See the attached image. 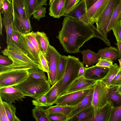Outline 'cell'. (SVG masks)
<instances>
[{"instance_id":"680465c9","label":"cell","mask_w":121,"mask_h":121,"mask_svg":"<svg viewBox=\"0 0 121 121\" xmlns=\"http://www.w3.org/2000/svg\"><path fill=\"white\" fill-rule=\"evenodd\" d=\"M120 22V23L121 24V21Z\"/></svg>"},{"instance_id":"d6a6232c","label":"cell","mask_w":121,"mask_h":121,"mask_svg":"<svg viewBox=\"0 0 121 121\" xmlns=\"http://www.w3.org/2000/svg\"><path fill=\"white\" fill-rule=\"evenodd\" d=\"M7 116L10 121H20L21 120L16 114V108L12 104L3 101Z\"/></svg>"},{"instance_id":"e575fe53","label":"cell","mask_w":121,"mask_h":121,"mask_svg":"<svg viewBox=\"0 0 121 121\" xmlns=\"http://www.w3.org/2000/svg\"><path fill=\"white\" fill-rule=\"evenodd\" d=\"M29 76L33 78L48 80L45 72L39 69H32L28 70Z\"/></svg>"},{"instance_id":"277c9868","label":"cell","mask_w":121,"mask_h":121,"mask_svg":"<svg viewBox=\"0 0 121 121\" xmlns=\"http://www.w3.org/2000/svg\"><path fill=\"white\" fill-rule=\"evenodd\" d=\"M13 25L14 30L25 35L32 30L30 21L26 12L23 0H12Z\"/></svg>"},{"instance_id":"f5cc1de1","label":"cell","mask_w":121,"mask_h":121,"mask_svg":"<svg viewBox=\"0 0 121 121\" xmlns=\"http://www.w3.org/2000/svg\"><path fill=\"white\" fill-rule=\"evenodd\" d=\"M85 71V67L84 65L82 66L80 68L79 73L78 77L83 76Z\"/></svg>"},{"instance_id":"11a10c76","label":"cell","mask_w":121,"mask_h":121,"mask_svg":"<svg viewBox=\"0 0 121 121\" xmlns=\"http://www.w3.org/2000/svg\"><path fill=\"white\" fill-rule=\"evenodd\" d=\"M117 91L118 93L121 95V85L118 86Z\"/></svg>"},{"instance_id":"4fadbf2b","label":"cell","mask_w":121,"mask_h":121,"mask_svg":"<svg viewBox=\"0 0 121 121\" xmlns=\"http://www.w3.org/2000/svg\"><path fill=\"white\" fill-rule=\"evenodd\" d=\"M109 0H99L86 12V16L92 25L95 23L106 9Z\"/></svg>"},{"instance_id":"cb8c5ba5","label":"cell","mask_w":121,"mask_h":121,"mask_svg":"<svg viewBox=\"0 0 121 121\" xmlns=\"http://www.w3.org/2000/svg\"><path fill=\"white\" fill-rule=\"evenodd\" d=\"M60 80L52 86L45 94L47 99V107L52 106L59 97V91Z\"/></svg>"},{"instance_id":"f1b7e54d","label":"cell","mask_w":121,"mask_h":121,"mask_svg":"<svg viewBox=\"0 0 121 121\" xmlns=\"http://www.w3.org/2000/svg\"><path fill=\"white\" fill-rule=\"evenodd\" d=\"M36 32V38L40 47L41 52L44 54L47 52L50 45L48 37L43 32L37 31Z\"/></svg>"},{"instance_id":"e0dca14e","label":"cell","mask_w":121,"mask_h":121,"mask_svg":"<svg viewBox=\"0 0 121 121\" xmlns=\"http://www.w3.org/2000/svg\"><path fill=\"white\" fill-rule=\"evenodd\" d=\"M94 108V115L89 121H109L113 108L109 102L102 107Z\"/></svg>"},{"instance_id":"9c48e42d","label":"cell","mask_w":121,"mask_h":121,"mask_svg":"<svg viewBox=\"0 0 121 121\" xmlns=\"http://www.w3.org/2000/svg\"><path fill=\"white\" fill-rule=\"evenodd\" d=\"M93 88L92 87L81 91L63 94L58 97L54 104L64 106H75L86 97Z\"/></svg>"},{"instance_id":"6f0895ef","label":"cell","mask_w":121,"mask_h":121,"mask_svg":"<svg viewBox=\"0 0 121 121\" xmlns=\"http://www.w3.org/2000/svg\"><path fill=\"white\" fill-rule=\"evenodd\" d=\"M54 0H49V5L52 3Z\"/></svg>"},{"instance_id":"4dcf8cb0","label":"cell","mask_w":121,"mask_h":121,"mask_svg":"<svg viewBox=\"0 0 121 121\" xmlns=\"http://www.w3.org/2000/svg\"><path fill=\"white\" fill-rule=\"evenodd\" d=\"M68 58V56L60 55L58 67L56 82L60 80L65 72Z\"/></svg>"},{"instance_id":"836d02e7","label":"cell","mask_w":121,"mask_h":121,"mask_svg":"<svg viewBox=\"0 0 121 121\" xmlns=\"http://www.w3.org/2000/svg\"><path fill=\"white\" fill-rule=\"evenodd\" d=\"M27 16L30 19L36 9L37 0H23Z\"/></svg>"},{"instance_id":"4316f807","label":"cell","mask_w":121,"mask_h":121,"mask_svg":"<svg viewBox=\"0 0 121 121\" xmlns=\"http://www.w3.org/2000/svg\"><path fill=\"white\" fill-rule=\"evenodd\" d=\"M100 56L110 58L113 62L115 61L119 56L117 49L114 47L110 46L99 49L97 53Z\"/></svg>"},{"instance_id":"44dd1931","label":"cell","mask_w":121,"mask_h":121,"mask_svg":"<svg viewBox=\"0 0 121 121\" xmlns=\"http://www.w3.org/2000/svg\"><path fill=\"white\" fill-rule=\"evenodd\" d=\"M82 62L86 65V67L96 64L100 57L97 53L89 49L82 50Z\"/></svg>"},{"instance_id":"d590c367","label":"cell","mask_w":121,"mask_h":121,"mask_svg":"<svg viewBox=\"0 0 121 121\" xmlns=\"http://www.w3.org/2000/svg\"><path fill=\"white\" fill-rule=\"evenodd\" d=\"M24 35L29 40L39 54L41 51L39 43L36 36L35 32L33 31Z\"/></svg>"},{"instance_id":"d4e9b609","label":"cell","mask_w":121,"mask_h":121,"mask_svg":"<svg viewBox=\"0 0 121 121\" xmlns=\"http://www.w3.org/2000/svg\"><path fill=\"white\" fill-rule=\"evenodd\" d=\"M121 21V0H120L113 9L108 27V32L111 31L114 26Z\"/></svg>"},{"instance_id":"ffe728a7","label":"cell","mask_w":121,"mask_h":121,"mask_svg":"<svg viewBox=\"0 0 121 121\" xmlns=\"http://www.w3.org/2000/svg\"><path fill=\"white\" fill-rule=\"evenodd\" d=\"M93 91V88L86 96L79 103L74 106V109L67 117V121L80 111L91 105Z\"/></svg>"},{"instance_id":"9a60e30c","label":"cell","mask_w":121,"mask_h":121,"mask_svg":"<svg viewBox=\"0 0 121 121\" xmlns=\"http://www.w3.org/2000/svg\"><path fill=\"white\" fill-rule=\"evenodd\" d=\"M96 81L86 78L83 76L78 77L71 84L63 94L92 88Z\"/></svg>"},{"instance_id":"681fc988","label":"cell","mask_w":121,"mask_h":121,"mask_svg":"<svg viewBox=\"0 0 121 121\" xmlns=\"http://www.w3.org/2000/svg\"><path fill=\"white\" fill-rule=\"evenodd\" d=\"M87 11L99 0H84Z\"/></svg>"},{"instance_id":"bcb514c9","label":"cell","mask_w":121,"mask_h":121,"mask_svg":"<svg viewBox=\"0 0 121 121\" xmlns=\"http://www.w3.org/2000/svg\"><path fill=\"white\" fill-rule=\"evenodd\" d=\"M48 118L51 121H67V117L54 114H48Z\"/></svg>"},{"instance_id":"5b68a950","label":"cell","mask_w":121,"mask_h":121,"mask_svg":"<svg viewBox=\"0 0 121 121\" xmlns=\"http://www.w3.org/2000/svg\"><path fill=\"white\" fill-rule=\"evenodd\" d=\"M68 58L65 72L60 80L59 96L62 95L71 84L78 77L79 70L84 64L75 56H68Z\"/></svg>"},{"instance_id":"484cf974","label":"cell","mask_w":121,"mask_h":121,"mask_svg":"<svg viewBox=\"0 0 121 121\" xmlns=\"http://www.w3.org/2000/svg\"><path fill=\"white\" fill-rule=\"evenodd\" d=\"M2 24L5 29L6 34V42L8 45L12 40V36L14 31L13 25V17L12 14L8 17L2 18Z\"/></svg>"},{"instance_id":"ac0fdd59","label":"cell","mask_w":121,"mask_h":121,"mask_svg":"<svg viewBox=\"0 0 121 121\" xmlns=\"http://www.w3.org/2000/svg\"><path fill=\"white\" fill-rule=\"evenodd\" d=\"M65 0H54L50 5L49 14L55 18H59L65 13Z\"/></svg>"},{"instance_id":"d6986e66","label":"cell","mask_w":121,"mask_h":121,"mask_svg":"<svg viewBox=\"0 0 121 121\" xmlns=\"http://www.w3.org/2000/svg\"><path fill=\"white\" fill-rule=\"evenodd\" d=\"M94 108L91 105L69 119L67 121H89L93 116Z\"/></svg>"},{"instance_id":"7a4b0ae2","label":"cell","mask_w":121,"mask_h":121,"mask_svg":"<svg viewBox=\"0 0 121 121\" xmlns=\"http://www.w3.org/2000/svg\"><path fill=\"white\" fill-rule=\"evenodd\" d=\"M1 52L4 55L8 56L12 61L13 63L6 65L0 64V72L32 69L42 70V67L31 59L12 39L7 45V47L1 51Z\"/></svg>"},{"instance_id":"7bdbcfd3","label":"cell","mask_w":121,"mask_h":121,"mask_svg":"<svg viewBox=\"0 0 121 121\" xmlns=\"http://www.w3.org/2000/svg\"><path fill=\"white\" fill-rule=\"evenodd\" d=\"M80 1L81 0H65V13L68 12Z\"/></svg>"},{"instance_id":"f6af8a7d","label":"cell","mask_w":121,"mask_h":121,"mask_svg":"<svg viewBox=\"0 0 121 121\" xmlns=\"http://www.w3.org/2000/svg\"><path fill=\"white\" fill-rule=\"evenodd\" d=\"M121 85V69L119 70L117 75L114 77L110 86H119Z\"/></svg>"},{"instance_id":"f907efd6","label":"cell","mask_w":121,"mask_h":121,"mask_svg":"<svg viewBox=\"0 0 121 121\" xmlns=\"http://www.w3.org/2000/svg\"><path fill=\"white\" fill-rule=\"evenodd\" d=\"M48 0H37L36 9L39 7L47 4V1Z\"/></svg>"},{"instance_id":"f35d334b","label":"cell","mask_w":121,"mask_h":121,"mask_svg":"<svg viewBox=\"0 0 121 121\" xmlns=\"http://www.w3.org/2000/svg\"><path fill=\"white\" fill-rule=\"evenodd\" d=\"M113 62L109 58L100 56L98 62L95 65L98 66L106 67L109 68L113 64Z\"/></svg>"},{"instance_id":"ba28073f","label":"cell","mask_w":121,"mask_h":121,"mask_svg":"<svg viewBox=\"0 0 121 121\" xmlns=\"http://www.w3.org/2000/svg\"><path fill=\"white\" fill-rule=\"evenodd\" d=\"M44 55L49 68L48 80L52 86L56 82L58 67L61 55L54 47L50 44Z\"/></svg>"},{"instance_id":"f546056e","label":"cell","mask_w":121,"mask_h":121,"mask_svg":"<svg viewBox=\"0 0 121 121\" xmlns=\"http://www.w3.org/2000/svg\"><path fill=\"white\" fill-rule=\"evenodd\" d=\"M119 67L116 63L113 64L109 68L108 71L105 77L101 80L108 87L114 77L118 72Z\"/></svg>"},{"instance_id":"8d00e7d4","label":"cell","mask_w":121,"mask_h":121,"mask_svg":"<svg viewBox=\"0 0 121 121\" xmlns=\"http://www.w3.org/2000/svg\"><path fill=\"white\" fill-rule=\"evenodd\" d=\"M32 104L35 106L47 107V101L45 94L41 95L32 101Z\"/></svg>"},{"instance_id":"9f6ffc18","label":"cell","mask_w":121,"mask_h":121,"mask_svg":"<svg viewBox=\"0 0 121 121\" xmlns=\"http://www.w3.org/2000/svg\"><path fill=\"white\" fill-rule=\"evenodd\" d=\"M118 60L119 63V70L121 69V59H118Z\"/></svg>"},{"instance_id":"52a82bcc","label":"cell","mask_w":121,"mask_h":121,"mask_svg":"<svg viewBox=\"0 0 121 121\" xmlns=\"http://www.w3.org/2000/svg\"><path fill=\"white\" fill-rule=\"evenodd\" d=\"M120 0H109L106 9L95 23L97 30L103 38L104 43L109 46L111 43L108 38V27L114 7Z\"/></svg>"},{"instance_id":"7c38bea8","label":"cell","mask_w":121,"mask_h":121,"mask_svg":"<svg viewBox=\"0 0 121 121\" xmlns=\"http://www.w3.org/2000/svg\"><path fill=\"white\" fill-rule=\"evenodd\" d=\"M86 12L85 2L82 0L68 12L65 13L64 16L78 20L87 25L92 26L93 25L91 23L86 16Z\"/></svg>"},{"instance_id":"b9f144b4","label":"cell","mask_w":121,"mask_h":121,"mask_svg":"<svg viewBox=\"0 0 121 121\" xmlns=\"http://www.w3.org/2000/svg\"><path fill=\"white\" fill-rule=\"evenodd\" d=\"M112 30L116 41H121V25L120 22H118L114 26Z\"/></svg>"},{"instance_id":"3957f363","label":"cell","mask_w":121,"mask_h":121,"mask_svg":"<svg viewBox=\"0 0 121 121\" xmlns=\"http://www.w3.org/2000/svg\"><path fill=\"white\" fill-rule=\"evenodd\" d=\"M14 86L20 90L25 96L34 99L46 94L51 87L48 80L35 79L29 76L23 82Z\"/></svg>"},{"instance_id":"7dc6e473","label":"cell","mask_w":121,"mask_h":121,"mask_svg":"<svg viewBox=\"0 0 121 121\" xmlns=\"http://www.w3.org/2000/svg\"><path fill=\"white\" fill-rule=\"evenodd\" d=\"M13 63L12 60L7 56H0V64L6 65H10Z\"/></svg>"},{"instance_id":"ab89813d","label":"cell","mask_w":121,"mask_h":121,"mask_svg":"<svg viewBox=\"0 0 121 121\" xmlns=\"http://www.w3.org/2000/svg\"><path fill=\"white\" fill-rule=\"evenodd\" d=\"M109 121H121V105L113 108Z\"/></svg>"},{"instance_id":"60d3db41","label":"cell","mask_w":121,"mask_h":121,"mask_svg":"<svg viewBox=\"0 0 121 121\" xmlns=\"http://www.w3.org/2000/svg\"><path fill=\"white\" fill-rule=\"evenodd\" d=\"M39 56L42 70L48 74L49 72V68L48 62L45 55L41 52L39 54Z\"/></svg>"},{"instance_id":"db71d44e","label":"cell","mask_w":121,"mask_h":121,"mask_svg":"<svg viewBox=\"0 0 121 121\" xmlns=\"http://www.w3.org/2000/svg\"><path fill=\"white\" fill-rule=\"evenodd\" d=\"M0 34L2 35H3L2 33V17H1V13L0 12Z\"/></svg>"},{"instance_id":"30bf717a","label":"cell","mask_w":121,"mask_h":121,"mask_svg":"<svg viewBox=\"0 0 121 121\" xmlns=\"http://www.w3.org/2000/svg\"><path fill=\"white\" fill-rule=\"evenodd\" d=\"M91 105L94 108L102 107L108 102V87L102 80L96 81L93 87Z\"/></svg>"},{"instance_id":"83f0119b","label":"cell","mask_w":121,"mask_h":121,"mask_svg":"<svg viewBox=\"0 0 121 121\" xmlns=\"http://www.w3.org/2000/svg\"><path fill=\"white\" fill-rule=\"evenodd\" d=\"M32 112L33 116L37 121H50L48 113L43 107L35 106L32 109Z\"/></svg>"},{"instance_id":"91938a15","label":"cell","mask_w":121,"mask_h":121,"mask_svg":"<svg viewBox=\"0 0 121 121\" xmlns=\"http://www.w3.org/2000/svg\"><path fill=\"white\" fill-rule=\"evenodd\" d=\"M11 1H12V0H9Z\"/></svg>"},{"instance_id":"c3c4849f","label":"cell","mask_w":121,"mask_h":121,"mask_svg":"<svg viewBox=\"0 0 121 121\" xmlns=\"http://www.w3.org/2000/svg\"><path fill=\"white\" fill-rule=\"evenodd\" d=\"M20 35V34L18 32L14 30L12 36V39L21 48L19 41V38Z\"/></svg>"},{"instance_id":"74e56055","label":"cell","mask_w":121,"mask_h":121,"mask_svg":"<svg viewBox=\"0 0 121 121\" xmlns=\"http://www.w3.org/2000/svg\"><path fill=\"white\" fill-rule=\"evenodd\" d=\"M46 8L43 6H41L37 8L33 14L34 18L39 21L40 19L46 16Z\"/></svg>"},{"instance_id":"8fae6325","label":"cell","mask_w":121,"mask_h":121,"mask_svg":"<svg viewBox=\"0 0 121 121\" xmlns=\"http://www.w3.org/2000/svg\"><path fill=\"white\" fill-rule=\"evenodd\" d=\"M25 96L19 90L14 86H8L0 88V97L3 101L10 104L16 101H23Z\"/></svg>"},{"instance_id":"8992f818","label":"cell","mask_w":121,"mask_h":121,"mask_svg":"<svg viewBox=\"0 0 121 121\" xmlns=\"http://www.w3.org/2000/svg\"><path fill=\"white\" fill-rule=\"evenodd\" d=\"M29 76L28 70L26 69L12 70L0 73V88L17 85Z\"/></svg>"},{"instance_id":"1f68e13d","label":"cell","mask_w":121,"mask_h":121,"mask_svg":"<svg viewBox=\"0 0 121 121\" xmlns=\"http://www.w3.org/2000/svg\"><path fill=\"white\" fill-rule=\"evenodd\" d=\"M1 13L4 17H8L12 14L13 5L12 1L9 0H0Z\"/></svg>"},{"instance_id":"816d5d0a","label":"cell","mask_w":121,"mask_h":121,"mask_svg":"<svg viewBox=\"0 0 121 121\" xmlns=\"http://www.w3.org/2000/svg\"><path fill=\"white\" fill-rule=\"evenodd\" d=\"M117 46L119 53V58L121 59V41H117V42L115 43Z\"/></svg>"},{"instance_id":"603a6c76","label":"cell","mask_w":121,"mask_h":121,"mask_svg":"<svg viewBox=\"0 0 121 121\" xmlns=\"http://www.w3.org/2000/svg\"><path fill=\"white\" fill-rule=\"evenodd\" d=\"M118 86H110L108 87V102L111 104L113 108L121 105V95L117 91Z\"/></svg>"},{"instance_id":"5bb4252c","label":"cell","mask_w":121,"mask_h":121,"mask_svg":"<svg viewBox=\"0 0 121 121\" xmlns=\"http://www.w3.org/2000/svg\"><path fill=\"white\" fill-rule=\"evenodd\" d=\"M19 41L21 48L23 51L31 59L42 67L38 53L27 37L24 35L20 34Z\"/></svg>"},{"instance_id":"ee69618b","label":"cell","mask_w":121,"mask_h":121,"mask_svg":"<svg viewBox=\"0 0 121 121\" xmlns=\"http://www.w3.org/2000/svg\"><path fill=\"white\" fill-rule=\"evenodd\" d=\"M3 100L0 99V121H10L9 119L5 109L3 102Z\"/></svg>"},{"instance_id":"2e32d148","label":"cell","mask_w":121,"mask_h":121,"mask_svg":"<svg viewBox=\"0 0 121 121\" xmlns=\"http://www.w3.org/2000/svg\"><path fill=\"white\" fill-rule=\"evenodd\" d=\"M109 70L108 68L93 65L85 67L84 77L87 79L96 81L101 80L106 75Z\"/></svg>"},{"instance_id":"6da1fadb","label":"cell","mask_w":121,"mask_h":121,"mask_svg":"<svg viewBox=\"0 0 121 121\" xmlns=\"http://www.w3.org/2000/svg\"><path fill=\"white\" fill-rule=\"evenodd\" d=\"M61 29L56 37L64 51L70 53L79 52L84 44L96 37L104 40L94 26L87 25L78 20L65 17Z\"/></svg>"},{"instance_id":"7402d4cb","label":"cell","mask_w":121,"mask_h":121,"mask_svg":"<svg viewBox=\"0 0 121 121\" xmlns=\"http://www.w3.org/2000/svg\"><path fill=\"white\" fill-rule=\"evenodd\" d=\"M74 106H67L56 105L51 106L45 110L48 114H54L67 117L73 110Z\"/></svg>"}]
</instances>
